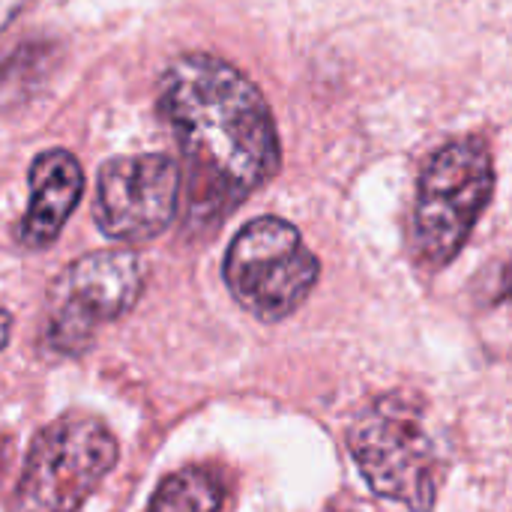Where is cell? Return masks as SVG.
<instances>
[{
	"label": "cell",
	"instance_id": "obj_1",
	"mask_svg": "<svg viewBox=\"0 0 512 512\" xmlns=\"http://www.w3.org/2000/svg\"><path fill=\"white\" fill-rule=\"evenodd\" d=\"M159 114L186 162V216L195 225H219L279 171L264 93L222 57H177L159 81Z\"/></svg>",
	"mask_w": 512,
	"mask_h": 512
},
{
	"label": "cell",
	"instance_id": "obj_2",
	"mask_svg": "<svg viewBox=\"0 0 512 512\" xmlns=\"http://www.w3.org/2000/svg\"><path fill=\"white\" fill-rule=\"evenodd\" d=\"M348 450L375 495L432 512L438 498V453L408 396H381L357 414Z\"/></svg>",
	"mask_w": 512,
	"mask_h": 512
},
{
	"label": "cell",
	"instance_id": "obj_3",
	"mask_svg": "<svg viewBox=\"0 0 512 512\" xmlns=\"http://www.w3.org/2000/svg\"><path fill=\"white\" fill-rule=\"evenodd\" d=\"M492 192L495 165L480 138L450 141L429 159L414 210L417 255L429 270L447 267L465 249Z\"/></svg>",
	"mask_w": 512,
	"mask_h": 512
},
{
	"label": "cell",
	"instance_id": "obj_4",
	"mask_svg": "<svg viewBox=\"0 0 512 512\" xmlns=\"http://www.w3.org/2000/svg\"><path fill=\"white\" fill-rule=\"evenodd\" d=\"M321 264L300 231L276 216L252 219L237 231L225 255L231 297L261 321H282L312 294Z\"/></svg>",
	"mask_w": 512,
	"mask_h": 512
},
{
	"label": "cell",
	"instance_id": "obj_5",
	"mask_svg": "<svg viewBox=\"0 0 512 512\" xmlns=\"http://www.w3.org/2000/svg\"><path fill=\"white\" fill-rule=\"evenodd\" d=\"M114 435L93 417L69 414L42 429L24 459L18 512H78L117 465Z\"/></svg>",
	"mask_w": 512,
	"mask_h": 512
},
{
	"label": "cell",
	"instance_id": "obj_6",
	"mask_svg": "<svg viewBox=\"0 0 512 512\" xmlns=\"http://www.w3.org/2000/svg\"><path fill=\"white\" fill-rule=\"evenodd\" d=\"M144 291V267L126 249H102L78 258L54 291L48 345L60 354H81L96 324L126 315Z\"/></svg>",
	"mask_w": 512,
	"mask_h": 512
},
{
	"label": "cell",
	"instance_id": "obj_7",
	"mask_svg": "<svg viewBox=\"0 0 512 512\" xmlns=\"http://www.w3.org/2000/svg\"><path fill=\"white\" fill-rule=\"evenodd\" d=\"M180 186V168L162 153L111 159L99 171L96 225L111 240H153L177 216Z\"/></svg>",
	"mask_w": 512,
	"mask_h": 512
},
{
	"label": "cell",
	"instance_id": "obj_8",
	"mask_svg": "<svg viewBox=\"0 0 512 512\" xmlns=\"http://www.w3.org/2000/svg\"><path fill=\"white\" fill-rule=\"evenodd\" d=\"M84 192L81 162L66 150H45L30 165V207L18 240L27 249H45L57 240Z\"/></svg>",
	"mask_w": 512,
	"mask_h": 512
},
{
	"label": "cell",
	"instance_id": "obj_9",
	"mask_svg": "<svg viewBox=\"0 0 512 512\" xmlns=\"http://www.w3.org/2000/svg\"><path fill=\"white\" fill-rule=\"evenodd\" d=\"M225 501L222 483L201 468L171 474L153 495L147 512H219Z\"/></svg>",
	"mask_w": 512,
	"mask_h": 512
}]
</instances>
